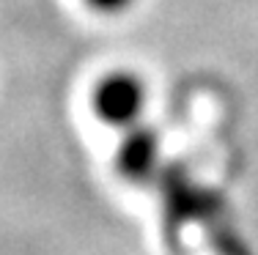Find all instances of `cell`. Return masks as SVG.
I'll return each mask as SVG.
<instances>
[{
	"instance_id": "1",
	"label": "cell",
	"mask_w": 258,
	"mask_h": 255,
	"mask_svg": "<svg viewBox=\"0 0 258 255\" xmlns=\"http://www.w3.org/2000/svg\"><path fill=\"white\" fill-rule=\"evenodd\" d=\"M146 85L132 71H113L96 85L94 91V110L110 126L129 129L140 124V115L146 110Z\"/></svg>"
},
{
	"instance_id": "2",
	"label": "cell",
	"mask_w": 258,
	"mask_h": 255,
	"mask_svg": "<svg viewBox=\"0 0 258 255\" xmlns=\"http://www.w3.org/2000/svg\"><path fill=\"white\" fill-rule=\"evenodd\" d=\"M159 159V140L151 129L135 124L126 129V137L118 148V170L129 181H143L151 176Z\"/></svg>"
},
{
	"instance_id": "3",
	"label": "cell",
	"mask_w": 258,
	"mask_h": 255,
	"mask_svg": "<svg viewBox=\"0 0 258 255\" xmlns=\"http://www.w3.org/2000/svg\"><path fill=\"white\" fill-rule=\"evenodd\" d=\"M96 11H104V14H118V11H126L135 0H88Z\"/></svg>"
}]
</instances>
